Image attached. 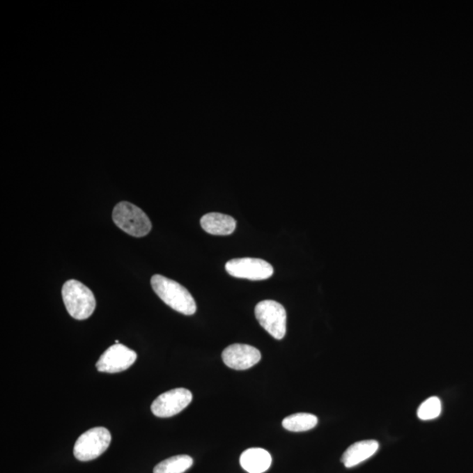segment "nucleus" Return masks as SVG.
I'll return each instance as SVG.
<instances>
[{
  "label": "nucleus",
  "instance_id": "obj_1",
  "mask_svg": "<svg viewBox=\"0 0 473 473\" xmlns=\"http://www.w3.org/2000/svg\"><path fill=\"white\" fill-rule=\"evenodd\" d=\"M151 285L155 294L170 308L183 315L195 314V300L192 294L178 282L161 274H155L151 278Z\"/></svg>",
  "mask_w": 473,
  "mask_h": 473
},
{
  "label": "nucleus",
  "instance_id": "obj_2",
  "mask_svg": "<svg viewBox=\"0 0 473 473\" xmlns=\"http://www.w3.org/2000/svg\"><path fill=\"white\" fill-rule=\"evenodd\" d=\"M62 295L67 311L73 318L85 320L93 314L96 299L93 291L80 281L70 280L65 282Z\"/></svg>",
  "mask_w": 473,
  "mask_h": 473
},
{
  "label": "nucleus",
  "instance_id": "obj_3",
  "mask_svg": "<svg viewBox=\"0 0 473 473\" xmlns=\"http://www.w3.org/2000/svg\"><path fill=\"white\" fill-rule=\"evenodd\" d=\"M112 219L116 226L132 237H144L152 229L151 221L146 213L134 204L124 201L115 206Z\"/></svg>",
  "mask_w": 473,
  "mask_h": 473
},
{
  "label": "nucleus",
  "instance_id": "obj_4",
  "mask_svg": "<svg viewBox=\"0 0 473 473\" xmlns=\"http://www.w3.org/2000/svg\"><path fill=\"white\" fill-rule=\"evenodd\" d=\"M111 441L110 431L104 427L91 428L78 437L74 447L77 460L86 462L100 457L107 450Z\"/></svg>",
  "mask_w": 473,
  "mask_h": 473
},
{
  "label": "nucleus",
  "instance_id": "obj_5",
  "mask_svg": "<svg viewBox=\"0 0 473 473\" xmlns=\"http://www.w3.org/2000/svg\"><path fill=\"white\" fill-rule=\"evenodd\" d=\"M255 316L262 326L275 339H282L286 335L287 313L279 302L265 300L255 307Z\"/></svg>",
  "mask_w": 473,
  "mask_h": 473
},
{
  "label": "nucleus",
  "instance_id": "obj_6",
  "mask_svg": "<svg viewBox=\"0 0 473 473\" xmlns=\"http://www.w3.org/2000/svg\"><path fill=\"white\" fill-rule=\"evenodd\" d=\"M226 270L231 277L251 281H263L274 274V267L261 258H233L226 264Z\"/></svg>",
  "mask_w": 473,
  "mask_h": 473
},
{
  "label": "nucleus",
  "instance_id": "obj_7",
  "mask_svg": "<svg viewBox=\"0 0 473 473\" xmlns=\"http://www.w3.org/2000/svg\"><path fill=\"white\" fill-rule=\"evenodd\" d=\"M137 359V353L128 347L115 343L102 354L96 364L98 372L117 373L127 370Z\"/></svg>",
  "mask_w": 473,
  "mask_h": 473
},
{
  "label": "nucleus",
  "instance_id": "obj_8",
  "mask_svg": "<svg viewBox=\"0 0 473 473\" xmlns=\"http://www.w3.org/2000/svg\"><path fill=\"white\" fill-rule=\"evenodd\" d=\"M192 399V394L188 389L170 390L156 398L151 405V410L155 417H171L188 407Z\"/></svg>",
  "mask_w": 473,
  "mask_h": 473
},
{
  "label": "nucleus",
  "instance_id": "obj_9",
  "mask_svg": "<svg viewBox=\"0 0 473 473\" xmlns=\"http://www.w3.org/2000/svg\"><path fill=\"white\" fill-rule=\"evenodd\" d=\"M222 359L224 363L230 369L247 370L260 362L261 354L260 350L254 346L234 343L224 350Z\"/></svg>",
  "mask_w": 473,
  "mask_h": 473
},
{
  "label": "nucleus",
  "instance_id": "obj_10",
  "mask_svg": "<svg viewBox=\"0 0 473 473\" xmlns=\"http://www.w3.org/2000/svg\"><path fill=\"white\" fill-rule=\"evenodd\" d=\"M379 442L375 440H365L355 442L347 449L343 454L342 462L347 468L362 464L373 457L379 450Z\"/></svg>",
  "mask_w": 473,
  "mask_h": 473
},
{
  "label": "nucleus",
  "instance_id": "obj_11",
  "mask_svg": "<svg viewBox=\"0 0 473 473\" xmlns=\"http://www.w3.org/2000/svg\"><path fill=\"white\" fill-rule=\"evenodd\" d=\"M200 224L206 233L219 236L233 233L237 226L233 217L217 212L206 214L201 219Z\"/></svg>",
  "mask_w": 473,
  "mask_h": 473
},
{
  "label": "nucleus",
  "instance_id": "obj_12",
  "mask_svg": "<svg viewBox=\"0 0 473 473\" xmlns=\"http://www.w3.org/2000/svg\"><path fill=\"white\" fill-rule=\"evenodd\" d=\"M240 465L248 473H263L270 469L272 457L264 449L251 448L241 454Z\"/></svg>",
  "mask_w": 473,
  "mask_h": 473
},
{
  "label": "nucleus",
  "instance_id": "obj_13",
  "mask_svg": "<svg viewBox=\"0 0 473 473\" xmlns=\"http://www.w3.org/2000/svg\"><path fill=\"white\" fill-rule=\"evenodd\" d=\"M318 423V417L312 414L297 413L286 417L282 426L292 432H304L312 430Z\"/></svg>",
  "mask_w": 473,
  "mask_h": 473
},
{
  "label": "nucleus",
  "instance_id": "obj_14",
  "mask_svg": "<svg viewBox=\"0 0 473 473\" xmlns=\"http://www.w3.org/2000/svg\"><path fill=\"white\" fill-rule=\"evenodd\" d=\"M193 465V458L188 455H178L159 463L154 473H185Z\"/></svg>",
  "mask_w": 473,
  "mask_h": 473
},
{
  "label": "nucleus",
  "instance_id": "obj_15",
  "mask_svg": "<svg viewBox=\"0 0 473 473\" xmlns=\"http://www.w3.org/2000/svg\"><path fill=\"white\" fill-rule=\"evenodd\" d=\"M441 412V401L438 397L433 396L421 404L417 410V417L423 421L434 420L440 416Z\"/></svg>",
  "mask_w": 473,
  "mask_h": 473
}]
</instances>
